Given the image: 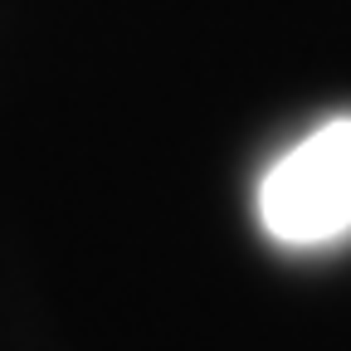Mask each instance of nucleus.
Masks as SVG:
<instances>
[{
	"label": "nucleus",
	"mask_w": 351,
	"mask_h": 351,
	"mask_svg": "<svg viewBox=\"0 0 351 351\" xmlns=\"http://www.w3.org/2000/svg\"><path fill=\"white\" fill-rule=\"evenodd\" d=\"M258 225L283 249H322L351 234V117L313 127L258 181Z\"/></svg>",
	"instance_id": "1"
}]
</instances>
